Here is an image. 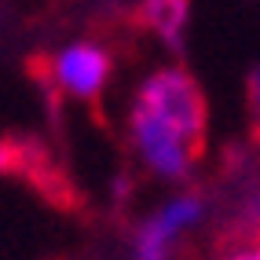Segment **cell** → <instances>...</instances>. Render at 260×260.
Masks as SVG:
<instances>
[{
    "mask_svg": "<svg viewBox=\"0 0 260 260\" xmlns=\"http://www.w3.org/2000/svg\"><path fill=\"white\" fill-rule=\"evenodd\" d=\"M136 19L150 37H158L169 51L180 55L187 26H190V0H140Z\"/></svg>",
    "mask_w": 260,
    "mask_h": 260,
    "instance_id": "5",
    "label": "cell"
},
{
    "mask_svg": "<svg viewBox=\"0 0 260 260\" xmlns=\"http://www.w3.org/2000/svg\"><path fill=\"white\" fill-rule=\"evenodd\" d=\"M205 213H209V205H205V198L198 190H176V194H169L158 209L147 213L132 228L128 256L132 260H172L183 235L194 231L205 220Z\"/></svg>",
    "mask_w": 260,
    "mask_h": 260,
    "instance_id": "3",
    "label": "cell"
},
{
    "mask_svg": "<svg viewBox=\"0 0 260 260\" xmlns=\"http://www.w3.org/2000/svg\"><path fill=\"white\" fill-rule=\"evenodd\" d=\"M246 110H249V125L253 132H260V62L246 77Z\"/></svg>",
    "mask_w": 260,
    "mask_h": 260,
    "instance_id": "6",
    "label": "cell"
},
{
    "mask_svg": "<svg viewBox=\"0 0 260 260\" xmlns=\"http://www.w3.org/2000/svg\"><path fill=\"white\" fill-rule=\"evenodd\" d=\"M114 198H128V180H117L114 183Z\"/></svg>",
    "mask_w": 260,
    "mask_h": 260,
    "instance_id": "9",
    "label": "cell"
},
{
    "mask_svg": "<svg viewBox=\"0 0 260 260\" xmlns=\"http://www.w3.org/2000/svg\"><path fill=\"white\" fill-rule=\"evenodd\" d=\"M125 132H128V147L154 180L161 183H187L190 172H194L202 147L194 140H187L183 132L161 125L158 117H150L143 110H132L125 117Z\"/></svg>",
    "mask_w": 260,
    "mask_h": 260,
    "instance_id": "2",
    "label": "cell"
},
{
    "mask_svg": "<svg viewBox=\"0 0 260 260\" xmlns=\"http://www.w3.org/2000/svg\"><path fill=\"white\" fill-rule=\"evenodd\" d=\"M231 260H260V249L253 246V249H242V253H235Z\"/></svg>",
    "mask_w": 260,
    "mask_h": 260,
    "instance_id": "8",
    "label": "cell"
},
{
    "mask_svg": "<svg viewBox=\"0 0 260 260\" xmlns=\"http://www.w3.org/2000/svg\"><path fill=\"white\" fill-rule=\"evenodd\" d=\"M132 110H143L158 117L161 125L183 132L187 140L205 147V132H209V99H205L198 77L180 62L154 66L140 77L132 92Z\"/></svg>",
    "mask_w": 260,
    "mask_h": 260,
    "instance_id": "1",
    "label": "cell"
},
{
    "mask_svg": "<svg viewBox=\"0 0 260 260\" xmlns=\"http://www.w3.org/2000/svg\"><path fill=\"white\" fill-rule=\"evenodd\" d=\"M48 74L59 95L74 103H95L114 77V51L95 37L66 41L51 51Z\"/></svg>",
    "mask_w": 260,
    "mask_h": 260,
    "instance_id": "4",
    "label": "cell"
},
{
    "mask_svg": "<svg viewBox=\"0 0 260 260\" xmlns=\"http://www.w3.org/2000/svg\"><path fill=\"white\" fill-rule=\"evenodd\" d=\"M19 161H22L19 147H15L8 136H0V176H4V172H11V169H19Z\"/></svg>",
    "mask_w": 260,
    "mask_h": 260,
    "instance_id": "7",
    "label": "cell"
}]
</instances>
